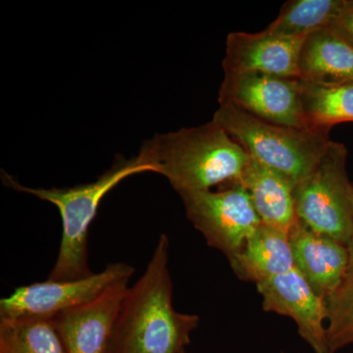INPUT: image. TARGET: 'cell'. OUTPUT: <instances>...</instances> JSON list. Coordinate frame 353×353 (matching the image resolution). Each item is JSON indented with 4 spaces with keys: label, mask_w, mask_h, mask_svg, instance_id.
Returning a JSON list of instances; mask_svg holds the SVG:
<instances>
[{
    "label": "cell",
    "mask_w": 353,
    "mask_h": 353,
    "mask_svg": "<svg viewBox=\"0 0 353 353\" xmlns=\"http://www.w3.org/2000/svg\"><path fill=\"white\" fill-rule=\"evenodd\" d=\"M169 250L160 234L143 275L128 288L108 353H182L190 345L199 317L174 308Z\"/></svg>",
    "instance_id": "1"
},
{
    "label": "cell",
    "mask_w": 353,
    "mask_h": 353,
    "mask_svg": "<svg viewBox=\"0 0 353 353\" xmlns=\"http://www.w3.org/2000/svg\"><path fill=\"white\" fill-rule=\"evenodd\" d=\"M139 153L179 194L239 183L250 160L245 148L213 120L155 134Z\"/></svg>",
    "instance_id": "2"
},
{
    "label": "cell",
    "mask_w": 353,
    "mask_h": 353,
    "mask_svg": "<svg viewBox=\"0 0 353 353\" xmlns=\"http://www.w3.org/2000/svg\"><path fill=\"white\" fill-rule=\"evenodd\" d=\"M145 172H153V168L141 153L132 158L117 155L110 168L94 182L73 187H27L6 171H1L2 182L6 187L50 202L59 211L62 221L61 241L57 261L48 279L75 280L94 273L88 266V233L102 201L121 182Z\"/></svg>",
    "instance_id": "3"
},
{
    "label": "cell",
    "mask_w": 353,
    "mask_h": 353,
    "mask_svg": "<svg viewBox=\"0 0 353 353\" xmlns=\"http://www.w3.org/2000/svg\"><path fill=\"white\" fill-rule=\"evenodd\" d=\"M219 105L212 120L250 157L288 176L294 185L314 170L331 141L329 131L272 124L232 104Z\"/></svg>",
    "instance_id": "4"
},
{
    "label": "cell",
    "mask_w": 353,
    "mask_h": 353,
    "mask_svg": "<svg viewBox=\"0 0 353 353\" xmlns=\"http://www.w3.org/2000/svg\"><path fill=\"white\" fill-rule=\"evenodd\" d=\"M347 150L330 141L319 163L294 190L297 220L309 229L348 245L352 203L347 168Z\"/></svg>",
    "instance_id": "5"
},
{
    "label": "cell",
    "mask_w": 353,
    "mask_h": 353,
    "mask_svg": "<svg viewBox=\"0 0 353 353\" xmlns=\"http://www.w3.org/2000/svg\"><path fill=\"white\" fill-rule=\"evenodd\" d=\"M185 215L208 245L220 250L228 260L243 250L261 224L250 194L240 183L218 190L179 194Z\"/></svg>",
    "instance_id": "6"
},
{
    "label": "cell",
    "mask_w": 353,
    "mask_h": 353,
    "mask_svg": "<svg viewBox=\"0 0 353 353\" xmlns=\"http://www.w3.org/2000/svg\"><path fill=\"white\" fill-rule=\"evenodd\" d=\"M134 273L132 265L115 262L85 278L48 279L20 285L0 299V320H51L68 309L92 301L116 283L130 281Z\"/></svg>",
    "instance_id": "7"
},
{
    "label": "cell",
    "mask_w": 353,
    "mask_h": 353,
    "mask_svg": "<svg viewBox=\"0 0 353 353\" xmlns=\"http://www.w3.org/2000/svg\"><path fill=\"white\" fill-rule=\"evenodd\" d=\"M299 78L261 73L224 74L219 104L229 103L272 124L308 129L301 110Z\"/></svg>",
    "instance_id": "8"
},
{
    "label": "cell",
    "mask_w": 353,
    "mask_h": 353,
    "mask_svg": "<svg viewBox=\"0 0 353 353\" xmlns=\"http://www.w3.org/2000/svg\"><path fill=\"white\" fill-rule=\"evenodd\" d=\"M267 312L288 316L296 322L299 334L315 353H330L326 299L312 289L296 267L256 284Z\"/></svg>",
    "instance_id": "9"
},
{
    "label": "cell",
    "mask_w": 353,
    "mask_h": 353,
    "mask_svg": "<svg viewBox=\"0 0 353 353\" xmlns=\"http://www.w3.org/2000/svg\"><path fill=\"white\" fill-rule=\"evenodd\" d=\"M129 280L109 287L99 296L50 320L66 353H108Z\"/></svg>",
    "instance_id": "10"
},
{
    "label": "cell",
    "mask_w": 353,
    "mask_h": 353,
    "mask_svg": "<svg viewBox=\"0 0 353 353\" xmlns=\"http://www.w3.org/2000/svg\"><path fill=\"white\" fill-rule=\"evenodd\" d=\"M305 39V38H304ZM304 39L276 36L266 30L228 34L224 74L261 73L299 78V60Z\"/></svg>",
    "instance_id": "11"
},
{
    "label": "cell",
    "mask_w": 353,
    "mask_h": 353,
    "mask_svg": "<svg viewBox=\"0 0 353 353\" xmlns=\"http://www.w3.org/2000/svg\"><path fill=\"white\" fill-rule=\"evenodd\" d=\"M294 266L323 299L340 287L350 272L347 245L316 233L297 220L289 233Z\"/></svg>",
    "instance_id": "12"
},
{
    "label": "cell",
    "mask_w": 353,
    "mask_h": 353,
    "mask_svg": "<svg viewBox=\"0 0 353 353\" xmlns=\"http://www.w3.org/2000/svg\"><path fill=\"white\" fill-rule=\"evenodd\" d=\"M239 183L250 194L261 222L289 234L297 221L294 183L250 157Z\"/></svg>",
    "instance_id": "13"
},
{
    "label": "cell",
    "mask_w": 353,
    "mask_h": 353,
    "mask_svg": "<svg viewBox=\"0 0 353 353\" xmlns=\"http://www.w3.org/2000/svg\"><path fill=\"white\" fill-rule=\"evenodd\" d=\"M299 79L315 85L353 82V48L330 28L309 34L301 46Z\"/></svg>",
    "instance_id": "14"
},
{
    "label": "cell",
    "mask_w": 353,
    "mask_h": 353,
    "mask_svg": "<svg viewBox=\"0 0 353 353\" xmlns=\"http://www.w3.org/2000/svg\"><path fill=\"white\" fill-rule=\"evenodd\" d=\"M229 262L239 278L255 284L296 267L289 234L263 223L246 241L240 253Z\"/></svg>",
    "instance_id": "15"
},
{
    "label": "cell",
    "mask_w": 353,
    "mask_h": 353,
    "mask_svg": "<svg viewBox=\"0 0 353 353\" xmlns=\"http://www.w3.org/2000/svg\"><path fill=\"white\" fill-rule=\"evenodd\" d=\"M301 110L306 128L329 131L353 122V82L315 85L301 80Z\"/></svg>",
    "instance_id": "16"
},
{
    "label": "cell",
    "mask_w": 353,
    "mask_h": 353,
    "mask_svg": "<svg viewBox=\"0 0 353 353\" xmlns=\"http://www.w3.org/2000/svg\"><path fill=\"white\" fill-rule=\"evenodd\" d=\"M350 0H292L285 2L266 31L290 39H304L329 27Z\"/></svg>",
    "instance_id": "17"
},
{
    "label": "cell",
    "mask_w": 353,
    "mask_h": 353,
    "mask_svg": "<svg viewBox=\"0 0 353 353\" xmlns=\"http://www.w3.org/2000/svg\"><path fill=\"white\" fill-rule=\"evenodd\" d=\"M0 353H66L50 320H0Z\"/></svg>",
    "instance_id": "18"
},
{
    "label": "cell",
    "mask_w": 353,
    "mask_h": 353,
    "mask_svg": "<svg viewBox=\"0 0 353 353\" xmlns=\"http://www.w3.org/2000/svg\"><path fill=\"white\" fill-rule=\"evenodd\" d=\"M328 311L327 339L330 353L353 343V271L326 299Z\"/></svg>",
    "instance_id": "19"
},
{
    "label": "cell",
    "mask_w": 353,
    "mask_h": 353,
    "mask_svg": "<svg viewBox=\"0 0 353 353\" xmlns=\"http://www.w3.org/2000/svg\"><path fill=\"white\" fill-rule=\"evenodd\" d=\"M328 28L353 48V0L348 1L347 6Z\"/></svg>",
    "instance_id": "20"
},
{
    "label": "cell",
    "mask_w": 353,
    "mask_h": 353,
    "mask_svg": "<svg viewBox=\"0 0 353 353\" xmlns=\"http://www.w3.org/2000/svg\"><path fill=\"white\" fill-rule=\"evenodd\" d=\"M350 197L352 203V232L350 240L348 241L347 248L350 253V271H353V183L350 185Z\"/></svg>",
    "instance_id": "21"
},
{
    "label": "cell",
    "mask_w": 353,
    "mask_h": 353,
    "mask_svg": "<svg viewBox=\"0 0 353 353\" xmlns=\"http://www.w3.org/2000/svg\"><path fill=\"white\" fill-rule=\"evenodd\" d=\"M182 353H187V352H185H185H183Z\"/></svg>",
    "instance_id": "22"
}]
</instances>
